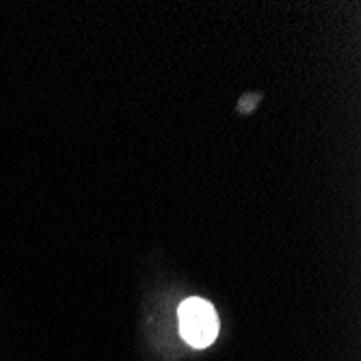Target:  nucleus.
I'll return each mask as SVG.
<instances>
[{
	"label": "nucleus",
	"instance_id": "f257e3e1",
	"mask_svg": "<svg viewBox=\"0 0 361 361\" xmlns=\"http://www.w3.org/2000/svg\"><path fill=\"white\" fill-rule=\"evenodd\" d=\"M178 318L182 338L195 348L210 346L219 336V316L204 299H186L178 310Z\"/></svg>",
	"mask_w": 361,
	"mask_h": 361
}]
</instances>
